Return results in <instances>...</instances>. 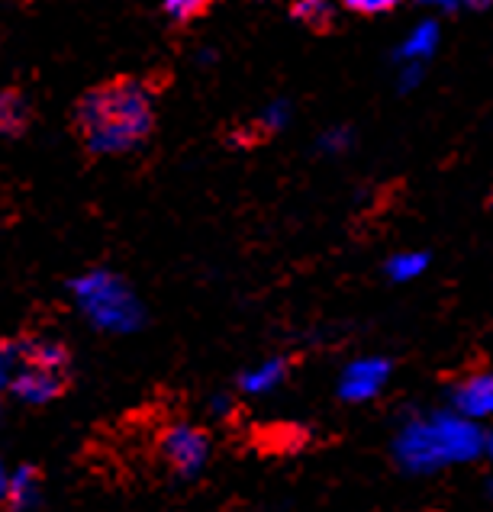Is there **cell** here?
Instances as JSON below:
<instances>
[{
  "label": "cell",
  "mask_w": 493,
  "mask_h": 512,
  "mask_svg": "<svg viewBox=\"0 0 493 512\" xmlns=\"http://www.w3.org/2000/svg\"><path fill=\"white\" fill-rule=\"evenodd\" d=\"M203 7H207V0H165V10L174 20H191Z\"/></svg>",
  "instance_id": "obj_15"
},
{
  "label": "cell",
  "mask_w": 493,
  "mask_h": 512,
  "mask_svg": "<svg viewBox=\"0 0 493 512\" xmlns=\"http://www.w3.org/2000/svg\"><path fill=\"white\" fill-rule=\"evenodd\" d=\"M20 345H23V361L39 364V368H49V371H65L68 355L58 342L36 339V342H20Z\"/></svg>",
  "instance_id": "obj_11"
},
{
  "label": "cell",
  "mask_w": 493,
  "mask_h": 512,
  "mask_svg": "<svg viewBox=\"0 0 493 512\" xmlns=\"http://www.w3.org/2000/svg\"><path fill=\"white\" fill-rule=\"evenodd\" d=\"M394 4H397V0H345L348 10L365 13V17H377V13H387Z\"/></svg>",
  "instance_id": "obj_16"
},
{
  "label": "cell",
  "mask_w": 493,
  "mask_h": 512,
  "mask_svg": "<svg viewBox=\"0 0 493 512\" xmlns=\"http://www.w3.org/2000/svg\"><path fill=\"white\" fill-rule=\"evenodd\" d=\"M390 361L384 358H358L339 377V397L348 403H368L387 387Z\"/></svg>",
  "instance_id": "obj_5"
},
{
  "label": "cell",
  "mask_w": 493,
  "mask_h": 512,
  "mask_svg": "<svg viewBox=\"0 0 493 512\" xmlns=\"http://www.w3.org/2000/svg\"><path fill=\"white\" fill-rule=\"evenodd\" d=\"M319 145H323L326 152H342L348 145V133L345 129H332V133H326L323 139H319Z\"/></svg>",
  "instance_id": "obj_18"
},
{
  "label": "cell",
  "mask_w": 493,
  "mask_h": 512,
  "mask_svg": "<svg viewBox=\"0 0 493 512\" xmlns=\"http://www.w3.org/2000/svg\"><path fill=\"white\" fill-rule=\"evenodd\" d=\"M0 493H4V503L13 512H26L39 503V477L33 467H17V471L4 474V484H0Z\"/></svg>",
  "instance_id": "obj_8"
},
{
  "label": "cell",
  "mask_w": 493,
  "mask_h": 512,
  "mask_svg": "<svg viewBox=\"0 0 493 512\" xmlns=\"http://www.w3.org/2000/svg\"><path fill=\"white\" fill-rule=\"evenodd\" d=\"M426 265H429V258L423 252H400V255H394L387 261V274L403 284V281H413V277L423 274Z\"/></svg>",
  "instance_id": "obj_12"
},
{
  "label": "cell",
  "mask_w": 493,
  "mask_h": 512,
  "mask_svg": "<svg viewBox=\"0 0 493 512\" xmlns=\"http://www.w3.org/2000/svg\"><path fill=\"white\" fill-rule=\"evenodd\" d=\"M419 78H423V68H419V62H406L403 75H400V87H416Z\"/></svg>",
  "instance_id": "obj_19"
},
{
  "label": "cell",
  "mask_w": 493,
  "mask_h": 512,
  "mask_svg": "<svg viewBox=\"0 0 493 512\" xmlns=\"http://www.w3.org/2000/svg\"><path fill=\"white\" fill-rule=\"evenodd\" d=\"M432 7H442V10H455V7H464V4H474V0H426Z\"/></svg>",
  "instance_id": "obj_20"
},
{
  "label": "cell",
  "mask_w": 493,
  "mask_h": 512,
  "mask_svg": "<svg viewBox=\"0 0 493 512\" xmlns=\"http://www.w3.org/2000/svg\"><path fill=\"white\" fill-rule=\"evenodd\" d=\"M4 387L20 403L42 406V403H49L62 393V371H49V368H39V364L23 361V345H20V368L13 371V377Z\"/></svg>",
  "instance_id": "obj_6"
},
{
  "label": "cell",
  "mask_w": 493,
  "mask_h": 512,
  "mask_svg": "<svg viewBox=\"0 0 493 512\" xmlns=\"http://www.w3.org/2000/svg\"><path fill=\"white\" fill-rule=\"evenodd\" d=\"M435 46H439V26L426 20L403 39L400 58H403V62H423V58H429L435 52Z\"/></svg>",
  "instance_id": "obj_10"
},
{
  "label": "cell",
  "mask_w": 493,
  "mask_h": 512,
  "mask_svg": "<svg viewBox=\"0 0 493 512\" xmlns=\"http://www.w3.org/2000/svg\"><path fill=\"white\" fill-rule=\"evenodd\" d=\"M452 406L474 422L493 416V371H477L464 377L452 390Z\"/></svg>",
  "instance_id": "obj_7"
},
{
  "label": "cell",
  "mask_w": 493,
  "mask_h": 512,
  "mask_svg": "<svg viewBox=\"0 0 493 512\" xmlns=\"http://www.w3.org/2000/svg\"><path fill=\"white\" fill-rule=\"evenodd\" d=\"M484 451H487V458L493 461V432L487 435V445H484Z\"/></svg>",
  "instance_id": "obj_21"
},
{
  "label": "cell",
  "mask_w": 493,
  "mask_h": 512,
  "mask_svg": "<svg viewBox=\"0 0 493 512\" xmlns=\"http://www.w3.org/2000/svg\"><path fill=\"white\" fill-rule=\"evenodd\" d=\"M287 116H290L287 104H271V107H265V113H261V123L268 129H281L287 123Z\"/></svg>",
  "instance_id": "obj_17"
},
{
  "label": "cell",
  "mask_w": 493,
  "mask_h": 512,
  "mask_svg": "<svg viewBox=\"0 0 493 512\" xmlns=\"http://www.w3.org/2000/svg\"><path fill=\"white\" fill-rule=\"evenodd\" d=\"M155 120L152 91L139 81H116L91 91L78 107V126L87 149L120 155L149 136Z\"/></svg>",
  "instance_id": "obj_1"
},
{
  "label": "cell",
  "mask_w": 493,
  "mask_h": 512,
  "mask_svg": "<svg viewBox=\"0 0 493 512\" xmlns=\"http://www.w3.org/2000/svg\"><path fill=\"white\" fill-rule=\"evenodd\" d=\"M284 374H287V364L281 358L261 361L252 371L242 374V390L245 393H271L284 380Z\"/></svg>",
  "instance_id": "obj_9"
},
{
  "label": "cell",
  "mask_w": 493,
  "mask_h": 512,
  "mask_svg": "<svg viewBox=\"0 0 493 512\" xmlns=\"http://www.w3.org/2000/svg\"><path fill=\"white\" fill-rule=\"evenodd\" d=\"M162 455L174 467V474L181 477H197L210 458V442L207 435L194 426H171L162 435Z\"/></svg>",
  "instance_id": "obj_4"
},
{
  "label": "cell",
  "mask_w": 493,
  "mask_h": 512,
  "mask_svg": "<svg viewBox=\"0 0 493 512\" xmlns=\"http://www.w3.org/2000/svg\"><path fill=\"white\" fill-rule=\"evenodd\" d=\"M484 445L487 435L477 429V422L452 409V413H432L406 422L394 442V455L406 471L432 474L442 467L474 461Z\"/></svg>",
  "instance_id": "obj_2"
},
{
  "label": "cell",
  "mask_w": 493,
  "mask_h": 512,
  "mask_svg": "<svg viewBox=\"0 0 493 512\" xmlns=\"http://www.w3.org/2000/svg\"><path fill=\"white\" fill-rule=\"evenodd\" d=\"M78 310L104 332H136L142 326V306L136 294L110 271H91L71 284Z\"/></svg>",
  "instance_id": "obj_3"
},
{
  "label": "cell",
  "mask_w": 493,
  "mask_h": 512,
  "mask_svg": "<svg viewBox=\"0 0 493 512\" xmlns=\"http://www.w3.org/2000/svg\"><path fill=\"white\" fill-rule=\"evenodd\" d=\"M23 120H26V110H23V100L7 91L4 97H0V126H4V133H20L23 129Z\"/></svg>",
  "instance_id": "obj_13"
},
{
  "label": "cell",
  "mask_w": 493,
  "mask_h": 512,
  "mask_svg": "<svg viewBox=\"0 0 493 512\" xmlns=\"http://www.w3.org/2000/svg\"><path fill=\"white\" fill-rule=\"evenodd\" d=\"M294 13L310 26H326L332 20V4L329 0H297Z\"/></svg>",
  "instance_id": "obj_14"
},
{
  "label": "cell",
  "mask_w": 493,
  "mask_h": 512,
  "mask_svg": "<svg viewBox=\"0 0 493 512\" xmlns=\"http://www.w3.org/2000/svg\"><path fill=\"white\" fill-rule=\"evenodd\" d=\"M474 4H484V0H474Z\"/></svg>",
  "instance_id": "obj_22"
}]
</instances>
